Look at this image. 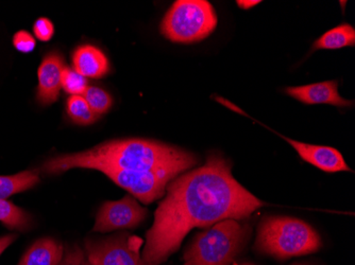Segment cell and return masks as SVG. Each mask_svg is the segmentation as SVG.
<instances>
[{
  "label": "cell",
  "mask_w": 355,
  "mask_h": 265,
  "mask_svg": "<svg viewBox=\"0 0 355 265\" xmlns=\"http://www.w3.org/2000/svg\"><path fill=\"white\" fill-rule=\"evenodd\" d=\"M231 168L228 161L212 154L200 168L169 181L166 197L147 232L141 254L146 265L166 261L191 229L223 220H243L264 205L239 184Z\"/></svg>",
  "instance_id": "obj_1"
},
{
  "label": "cell",
  "mask_w": 355,
  "mask_h": 265,
  "mask_svg": "<svg viewBox=\"0 0 355 265\" xmlns=\"http://www.w3.org/2000/svg\"><path fill=\"white\" fill-rule=\"evenodd\" d=\"M195 155L187 151L141 139H125L101 143L91 150L53 157L44 163L47 174H59L73 168L97 169L103 165L127 171L175 172L189 170L196 165Z\"/></svg>",
  "instance_id": "obj_2"
},
{
  "label": "cell",
  "mask_w": 355,
  "mask_h": 265,
  "mask_svg": "<svg viewBox=\"0 0 355 265\" xmlns=\"http://www.w3.org/2000/svg\"><path fill=\"white\" fill-rule=\"evenodd\" d=\"M320 246V237L311 225L288 217L263 220L255 244L260 252L279 259L312 254Z\"/></svg>",
  "instance_id": "obj_3"
},
{
  "label": "cell",
  "mask_w": 355,
  "mask_h": 265,
  "mask_svg": "<svg viewBox=\"0 0 355 265\" xmlns=\"http://www.w3.org/2000/svg\"><path fill=\"white\" fill-rule=\"evenodd\" d=\"M250 235L248 225L223 220L197 235L185 250L183 265H230Z\"/></svg>",
  "instance_id": "obj_4"
},
{
  "label": "cell",
  "mask_w": 355,
  "mask_h": 265,
  "mask_svg": "<svg viewBox=\"0 0 355 265\" xmlns=\"http://www.w3.org/2000/svg\"><path fill=\"white\" fill-rule=\"evenodd\" d=\"M216 26V13L209 1L179 0L163 19L161 33L175 43H193L209 37Z\"/></svg>",
  "instance_id": "obj_5"
},
{
  "label": "cell",
  "mask_w": 355,
  "mask_h": 265,
  "mask_svg": "<svg viewBox=\"0 0 355 265\" xmlns=\"http://www.w3.org/2000/svg\"><path fill=\"white\" fill-rule=\"evenodd\" d=\"M96 170L105 173L121 188L129 191L144 204H150L164 197L169 181L178 176L177 173L163 171H127L103 165Z\"/></svg>",
  "instance_id": "obj_6"
},
{
  "label": "cell",
  "mask_w": 355,
  "mask_h": 265,
  "mask_svg": "<svg viewBox=\"0 0 355 265\" xmlns=\"http://www.w3.org/2000/svg\"><path fill=\"white\" fill-rule=\"evenodd\" d=\"M144 241L137 236L117 235L103 240L85 242V253L91 265H146L141 258Z\"/></svg>",
  "instance_id": "obj_7"
},
{
  "label": "cell",
  "mask_w": 355,
  "mask_h": 265,
  "mask_svg": "<svg viewBox=\"0 0 355 265\" xmlns=\"http://www.w3.org/2000/svg\"><path fill=\"white\" fill-rule=\"evenodd\" d=\"M148 210L135 197L125 195L119 201H110L99 209L93 230L109 232L121 228H135L147 218Z\"/></svg>",
  "instance_id": "obj_8"
},
{
  "label": "cell",
  "mask_w": 355,
  "mask_h": 265,
  "mask_svg": "<svg viewBox=\"0 0 355 265\" xmlns=\"http://www.w3.org/2000/svg\"><path fill=\"white\" fill-rule=\"evenodd\" d=\"M280 137H282L285 141L294 147L303 161L311 163L324 172L335 173L340 172V171H351L349 165L345 161L342 153L334 147L309 145V143L287 138L283 135H280Z\"/></svg>",
  "instance_id": "obj_9"
},
{
  "label": "cell",
  "mask_w": 355,
  "mask_h": 265,
  "mask_svg": "<svg viewBox=\"0 0 355 265\" xmlns=\"http://www.w3.org/2000/svg\"><path fill=\"white\" fill-rule=\"evenodd\" d=\"M287 95L304 104H329L346 107L353 104L352 101L346 100L338 93V82L326 81L304 86L287 87Z\"/></svg>",
  "instance_id": "obj_10"
},
{
  "label": "cell",
  "mask_w": 355,
  "mask_h": 265,
  "mask_svg": "<svg viewBox=\"0 0 355 265\" xmlns=\"http://www.w3.org/2000/svg\"><path fill=\"white\" fill-rule=\"evenodd\" d=\"M64 62L61 55L51 53L42 61L37 71L39 86H37V101L41 104L48 105L57 101L61 89L62 71Z\"/></svg>",
  "instance_id": "obj_11"
},
{
  "label": "cell",
  "mask_w": 355,
  "mask_h": 265,
  "mask_svg": "<svg viewBox=\"0 0 355 265\" xmlns=\"http://www.w3.org/2000/svg\"><path fill=\"white\" fill-rule=\"evenodd\" d=\"M73 71L85 77L98 79L110 71L109 60L95 46L83 45L76 49L73 55Z\"/></svg>",
  "instance_id": "obj_12"
},
{
  "label": "cell",
  "mask_w": 355,
  "mask_h": 265,
  "mask_svg": "<svg viewBox=\"0 0 355 265\" xmlns=\"http://www.w3.org/2000/svg\"><path fill=\"white\" fill-rule=\"evenodd\" d=\"M63 256L61 243L53 239H41L30 247L17 265H59Z\"/></svg>",
  "instance_id": "obj_13"
},
{
  "label": "cell",
  "mask_w": 355,
  "mask_h": 265,
  "mask_svg": "<svg viewBox=\"0 0 355 265\" xmlns=\"http://www.w3.org/2000/svg\"><path fill=\"white\" fill-rule=\"evenodd\" d=\"M355 45V30L349 24H343L329 30L321 35L314 43L315 51L319 49H340V48L353 47Z\"/></svg>",
  "instance_id": "obj_14"
},
{
  "label": "cell",
  "mask_w": 355,
  "mask_h": 265,
  "mask_svg": "<svg viewBox=\"0 0 355 265\" xmlns=\"http://www.w3.org/2000/svg\"><path fill=\"white\" fill-rule=\"evenodd\" d=\"M39 183V174L35 171H24L11 176H0V199L6 200L16 193L33 188Z\"/></svg>",
  "instance_id": "obj_15"
},
{
  "label": "cell",
  "mask_w": 355,
  "mask_h": 265,
  "mask_svg": "<svg viewBox=\"0 0 355 265\" xmlns=\"http://www.w3.org/2000/svg\"><path fill=\"white\" fill-rule=\"evenodd\" d=\"M0 222L7 228L25 230L30 224V217L25 210L0 199Z\"/></svg>",
  "instance_id": "obj_16"
},
{
  "label": "cell",
  "mask_w": 355,
  "mask_h": 265,
  "mask_svg": "<svg viewBox=\"0 0 355 265\" xmlns=\"http://www.w3.org/2000/svg\"><path fill=\"white\" fill-rule=\"evenodd\" d=\"M69 118L80 125H89L95 122L99 116L96 115L87 104L83 95H71L67 103Z\"/></svg>",
  "instance_id": "obj_17"
},
{
  "label": "cell",
  "mask_w": 355,
  "mask_h": 265,
  "mask_svg": "<svg viewBox=\"0 0 355 265\" xmlns=\"http://www.w3.org/2000/svg\"><path fill=\"white\" fill-rule=\"evenodd\" d=\"M83 98L92 111L97 116L107 113L112 107V98L107 91L99 87L89 86L83 93Z\"/></svg>",
  "instance_id": "obj_18"
},
{
  "label": "cell",
  "mask_w": 355,
  "mask_h": 265,
  "mask_svg": "<svg viewBox=\"0 0 355 265\" xmlns=\"http://www.w3.org/2000/svg\"><path fill=\"white\" fill-rule=\"evenodd\" d=\"M61 89L71 95H81L87 89V77L73 69L64 67L62 71Z\"/></svg>",
  "instance_id": "obj_19"
},
{
  "label": "cell",
  "mask_w": 355,
  "mask_h": 265,
  "mask_svg": "<svg viewBox=\"0 0 355 265\" xmlns=\"http://www.w3.org/2000/svg\"><path fill=\"white\" fill-rule=\"evenodd\" d=\"M13 45L16 51H19V53H30L35 51L37 43H35V37H32L29 32L21 30V31L16 32L14 35Z\"/></svg>",
  "instance_id": "obj_20"
},
{
  "label": "cell",
  "mask_w": 355,
  "mask_h": 265,
  "mask_svg": "<svg viewBox=\"0 0 355 265\" xmlns=\"http://www.w3.org/2000/svg\"><path fill=\"white\" fill-rule=\"evenodd\" d=\"M33 32H35V37L42 42L51 41L55 35V27L53 24L48 19L42 17L35 21L33 26Z\"/></svg>",
  "instance_id": "obj_21"
},
{
  "label": "cell",
  "mask_w": 355,
  "mask_h": 265,
  "mask_svg": "<svg viewBox=\"0 0 355 265\" xmlns=\"http://www.w3.org/2000/svg\"><path fill=\"white\" fill-rule=\"evenodd\" d=\"M59 265H91V263L85 252L79 246H75L67 250Z\"/></svg>",
  "instance_id": "obj_22"
},
{
  "label": "cell",
  "mask_w": 355,
  "mask_h": 265,
  "mask_svg": "<svg viewBox=\"0 0 355 265\" xmlns=\"http://www.w3.org/2000/svg\"><path fill=\"white\" fill-rule=\"evenodd\" d=\"M16 235H7L0 238V256L16 240Z\"/></svg>",
  "instance_id": "obj_23"
},
{
  "label": "cell",
  "mask_w": 355,
  "mask_h": 265,
  "mask_svg": "<svg viewBox=\"0 0 355 265\" xmlns=\"http://www.w3.org/2000/svg\"><path fill=\"white\" fill-rule=\"evenodd\" d=\"M236 3L241 9L248 10L259 5V3H261V1H257V0H239Z\"/></svg>",
  "instance_id": "obj_24"
},
{
  "label": "cell",
  "mask_w": 355,
  "mask_h": 265,
  "mask_svg": "<svg viewBox=\"0 0 355 265\" xmlns=\"http://www.w3.org/2000/svg\"><path fill=\"white\" fill-rule=\"evenodd\" d=\"M234 265H251V264H234Z\"/></svg>",
  "instance_id": "obj_25"
}]
</instances>
